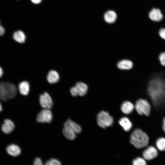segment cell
I'll return each mask as SVG.
<instances>
[{
  "mask_svg": "<svg viewBox=\"0 0 165 165\" xmlns=\"http://www.w3.org/2000/svg\"><path fill=\"white\" fill-rule=\"evenodd\" d=\"M149 138L148 135L140 129H135L130 136V142L136 148L140 149L148 145Z\"/></svg>",
  "mask_w": 165,
  "mask_h": 165,
  "instance_id": "1",
  "label": "cell"
},
{
  "mask_svg": "<svg viewBox=\"0 0 165 165\" xmlns=\"http://www.w3.org/2000/svg\"><path fill=\"white\" fill-rule=\"evenodd\" d=\"M16 89L13 84L6 82H0V99L6 101L15 97Z\"/></svg>",
  "mask_w": 165,
  "mask_h": 165,
  "instance_id": "2",
  "label": "cell"
},
{
  "mask_svg": "<svg viewBox=\"0 0 165 165\" xmlns=\"http://www.w3.org/2000/svg\"><path fill=\"white\" fill-rule=\"evenodd\" d=\"M97 121L98 125L105 129L112 126L114 122L113 118L107 112L102 111L97 115Z\"/></svg>",
  "mask_w": 165,
  "mask_h": 165,
  "instance_id": "3",
  "label": "cell"
},
{
  "mask_svg": "<svg viewBox=\"0 0 165 165\" xmlns=\"http://www.w3.org/2000/svg\"><path fill=\"white\" fill-rule=\"evenodd\" d=\"M138 113L140 115L148 116L150 114L151 107L150 104L145 99H140L137 100L134 106Z\"/></svg>",
  "mask_w": 165,
  "mask_h": 165,
  "instance_id": "4",
  "label": "cell"
},
{
  "mask_svg": "<svg viewBox=\"0 0 165 165\" xmlns=\"http://www.w3.org/2000/svg\"><path fill=\"white\" fill-rule=\"evenodd\" d=\"M52 112L50 109L44 108L38 115L37 120L39 123H50L52 121Z\"/></svg>",
  "mask_w": 165,
  "mask_h": 165,
  "instance_id": "5",
  "label": "cell"
},
{
  "mask_svg": "<svg viewBox=\"0 0 165 165\" xmlns=\"http://www.w3.org/2000/svg\"><path fill=\"white\" fill-rule=\"evenodd\" d=\"M39 102L41 106L44 108H51L53 105L52 99L46 92L40 95Z\"/></svg>",
  "mask_w": 165,
  "mask_h": 165,
  "instance_id": "6",
  "label": "cell"
},
{
  "mask_svg": "<svg viewBox=\"0 0 165 165\" xmlns=\"http://www.w3.org/2000/svg\"><path fill=\"white\" fill-rule=\"evenodd\" d=\"M158 152L154 146H150L147 147L143 152L142 155L144 158L149 160L156 157Z\"/></svg>",
  "mask_w": 165,
  "mask_h": 165,
  "instance_id": "7",
  "label": "cell"
},
{
  "mask_svg": "<svg viewBox=\"0 0 165 165\" xmlns=\"http://www.w3.org/2000/svg\"><path fill=\"white\" fill-rule=\"evenodd\" d=\"M148 16L151 20L155 22L160 21L163 18L161 10L157 8H153L149 11Z\"/></svg>",
  "mask_w": 165,
  "mask_h": 165,
  "instance_id": "8",
  "label": "cell"
},
{
  "mask_svg": "<svg viewBox=\"0 0 165 165\" xmlns=\"http://www.w3.org/2000/svg\"><path fill=\"white\" fill-rule=\"evenodd\" d=\"M14 128L15 125L13 122L8 119H5L1 127L2 131L6 134H9L11 133Z\"/></svg>",
  "mask_w": 165,
  "mask_h": 165,
  "instance_id": "9",
  "label": "cell"
},
{
  "mask_svg": "<svg viewBox=\"0 0 165 165\" xmlns=\"http://www.w3.org/2000/svg\"><path fill=\"white\" fill-rule=\"evenodd\" d=\"M62 132L65 137L69 140H73L76 137L77 134L73 129L68 126L64 125Z\"/></svg>",
  "mask_w": 165,
  "mask_h": 165,
  "instance_id": "10",
  "label": "cell"
},
{
  "mask_svg": "<svg viewBox=\"0 0 165 165\" xmlns=\"http://www.w3.org/2000/svg\"><path fill=\"white\" fill-rule=\"evenodd\" d=\"M134 108L135 106L133 104L128 101L123 102L121 106V111L126 114L131 113L133 111Z\"/></svg>",
  "mask_w": 165,
  "mask_h": 165,
  "instance_id": "11",
  "label": "cell"
},
{
  "mask_svg": "<svg viewBox=\"0 0 165 165\" xmlns=\"http://www.w3.org/2000/svg\"><path fill=\"white\" fill-rule=\"evenodd\" d=\"M7 153L13 156H17L20 154L21 149L17 145L12 144L9 145L6 148Z\"/></svg>",
  "mask_w": 165,
  "mask_h": 165,
  "instance_id": "12",
  "label": "cell"
},
{
  "mask_svg": "<svg viewBox=\"0 0 165 165\" xmlns=\"http://www.w3.org/2000/svg\"><path fill=\"white\" fill-rule=\"evenodd\" d=\"M119 123L123 130L126 132L129 131L132 127L131 122L127 117H125L121 118L119 120Z\"/></svg>",
  "mask_w": 165,
  "mask_h": 165,
  "instance_id": "13",
  "label": "cell"
},
{
  "mask_svg": "<svg viewBox=\"0 0 165 165\" xmlns=\"http://www.w3.org/2000/svg\"><path fill=\"white\" fill-rule=\"evenodd\" d=\"M75 86L76 88L78 95L83 96L86 94L88 87L85 83L79 82L76 84Z\"/></svg>",
  "mask_w": 165,
  "mask_h": 165,
  "instance_id": "14",
  "label": "cell"
},
{
  "mask_svg": "<svg viewBox=\"0 0 165 165\" xmlns=\"http://www.w3.org/2000/svg\"><path fill=\"white\" fill-rule=\"evenodd\" d=\"M119 68L122 70H130L133 67V62L129 60H124L119 61L117 64Z\"/></svg>",
  "mask_w": 165,
  "mask_h": 165,
  "instance_id": "15",
  "label": "cell"
},
{
  "mask_svg": "<svg viewBox=\"0 0 165 165\" xmlns=\"http://www.w3.org/2000/svg\"><path fill=\"white\" fill-rule=\"evenodd\" d=\"M60 77L58 73L55 71H50L47 75V79L50 83L53 84L57 82L59 79Z\"/></svg>",
  "mask_w": 165,
  "mask_h": 165,
  "instance_id": "16",
  "label": "cell"
},
{
  "mask_svg": "<svg viewBox=\"0 0 165 165\" xmlns=\"http://www.w3.org/2000/svg\"><path fill=\"white\" fill-rule=\"evenodd\" d=\"M104 17L106 22L109 24H112L116 21L117 18V15L114 11L109 10L105 13Z\"/></svg>",
  "mask_w": 165,
  "mask_h": 165,
  "instance_id": "17",
  "label": "cell"
},
{
  "mask_svg": "<svg viewBox=\"0 0 165 165\" xmlns=\"http://www.w3.org/2000/svg\"><path fill=\"white\" fill-rule=\"evenodd\" d=\"M29 84L27 81H23L19 85V89L20 94L24 95H27L29 91Z\"/></svg>",
  "mask_w": 165,
  "mask_h": 165,
  "instance_id": "18",
  "label": "cell"
},
{
  "mask_svg": "<svg viewBox=\"0 0 165 165\" xmlns=\"http://www.w3.org/2000/svg\"><path fill=\"white\" fill-rule=\"evenodd\" d=\"M64 125L68 126L72 129L77 134L79 133L82 131V128L80 126L70 119H68Z\"/></svg>",
  "mask_w": 165,
  "mask_h": 165,
  "instance_id": "19",
  "label": "cell"
},
{
  "mask_svg": "<svg viewBox=\"0 0 165 165\" xmlns=\"http://www.w3.org/2000/svg\"><path fill=\"white\" fill-rule=\"evenodd\" d=\"M13 37L16 42L20 43L24 42L26 39L24 34L22 31L20 30L14 32Z\"/></svg>",
  "mask_w": 165,
  "mask_h": 165,
  "instance_id": "20",
  "label": "cell"
},
{
  "mask_svg": "<svg viewBox=\"0 0 165 165\" xmlns=\"http://www.w3.org/2000/svg\"><path fill=\"white\" fill-rule=\"evenodd\" d=\"M156 145L158 149L160 151L165 150V138L160 137L156 141Z\"/></svg>",
  "mask_w": 165,
  "mask_h": 165,
  "instance_id": "21",
  "label": "cell"
},
{
  "mask_svg": "<svg viewBox=\"0 0 165 165\" xmlns=\"http://www.w3.org/2000/svg\"><path fill=\"white\" fill-rule=\"evenodd\" d=\"M133 165H147V163L144 158L138 157L134 159L132 162Z\"/></svg>",
  "mask_w": 165,
  "mask_h": 165,
  "instance_id": "22",
  "label": "cell"
},
{
  "mask_svg": "<svg viewBox=\"0 0 165 165\" xmlns=\"http://www.w3.org/2000/svg\"><path fill=\"white\" fill-rule=\"evenodd\" d=\"M158 59L161 65L165 67V51L162 52L160 53Z\"/></svg>",
  "mask_w": 165,
  "mask_h": 165,
  "instance_id": "23",
  "label": "cell"
},
{
  "mask_svg": "<svg viewBox=\"0 0 165 165\" xmlns=\"http://www.w3.org/2000/svg\"><path fill=\"white\" fill-rule=\"evenodd\" d=\"M45 165H61V163L57 160L52 158L47 161Z\"/></svg>",
  "mask_w": 165,
  "mask_h": 165,
  "instance_id": "24",
  "label": "cell"
},
{
  "mask_svg": "<svg viewBox=\"0 0 165 165\" xmlns=\"http://www.w3.org/2000/svg\"><path fill=\"white\" fill-rule=\"evenodd\" d=\"M158 34L160 37L165 40V28H160Z\"/></svg>",
  "mask_w": 165,
  "mask_h": 165,
  "instance_id": "25",
  "label": "cell"
},
{
  "mask_svg": "<svg viewBox=\"0 0 165 165\" xmlns=\"http://www.w3.org/2000/svg\"><path fill=\"white\" fill-rule=\"evenodd\" d=\"M70 91L73 97L78 95L76 88L75 86L72 87L70 89Z\"/></svg>",
  "mask_w": 165,
  "mask_h": 165,
  "instance_id": "26",
  "label": "cell"
},
{
  "mask_svg": "<svg viewBox=\"0 0 165 165\" xmlns=\"http://www.w3.org/2000/svg\"><path fill=\"white\" fill-rule=\"evenodd\" d=\"M33 165H43L41 159L38 157L36 158L34 162Z\"/></svg>",
  "mask_w": 165,
  "mask_h": 165,
  "instance_id": "27",
  "label": "cell"
},
{
  "mask_svg": "<svg viewBox=\"0 0 165 165\" xmlns=\"http://www.w3.org/2000/svg\"><path fill=\"white\" fill-rule=\"evenodd\" d=\"M5 31L4 28L1 25L0 21V36H2L4 34Z\"/></svg>",
  "mask_w": 165,
  "mask_h": 165,
  "instance_id": "28",
  "label": "cell"
},
{
  "mask_svg": "<svg viewBox=\"0 0 165 165\" xmlns=\"http://www.w3.org/2000/svg\"><path fill=\"white\" fill-rule=\"evenodd\" d=\"M162 129L165 132V117L163 118V119Z\"/></svg>",
  "mask_w": 165,
  "mask_h": 165,
  "instance_id": "29",
  "label": "cell"
},
{
  "mask_svg": "<svg viewBox=\"0 0 165 165\" xmlns=\"http://www.w3.org/2000/svg\"><path fill=\"white\" fill-rule=\"evenodd\" d=\"M31 1L34 3L38 4L40 3L42 0H31Z\"/></svg>",
  "mask_w": 165,
  "mask_h": 165,
  "instance_id": "30",
  "label": "cell"
},
{
  "mask_svg": "<svg viewBox=\"0 0 165 165\" xmlns=\"http://www.w3.org/2000/svg\"><path fill=\"white\" fill-rule=\"evenodd\" d=\"M3 74V70L2 68L0 67V78L2 76Z\"/></svg>",
  "mask_w": 165,
  "mask_h": 165,
  "instance_id": "31",
  "label": "cell"
},
{
  "mask_svg": "<svg viewBox=\"0 0 165 165\" xmlns=\"http://www.w3.org/2000/svg\"><path fill=\"white\" fill-rule=\"evenodd\" d=\"M2 105L0 102V112L2 111Z\"/></svg>",
  "mask_w": 165,
  "mask_h": 165,
  "instance_id": "32",
  "label": "cell"
}]
</instances>
